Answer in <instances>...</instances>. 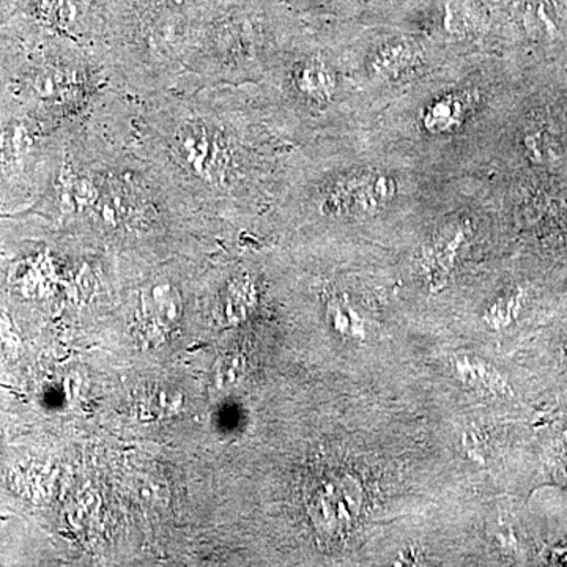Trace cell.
I'll return each instance as SVG.
<instances>
[{
	"label": "cell",
	"instance_id": "obj_6",
	"mask_svg": "<svg viewBox=\"0 0 567 567\" xmlns=\"http://www.w3.org/2000/svg\"><path fill=\"white\" fill-rule=\"evenodd\" d=\"M297 85L309 99L327 100L333 91V78L322 63L309 62L298 70Z\"/></svg>",
	"mask_w": 567,
	"mask_h": 567
},
{
	"label": "cell",
	"instance_id": "obj_5",
	"mask_svg": "<svg viewBox=\"0 0 567 567\" xmlns=\"http://www.w3.org/2000/svg\"><path fill=\"white\" fill-rule=\"evenodd\" d=\"M473 96L470 93H454L440 99L432 104L424 115V125L427 132L443 134L456 132L472 114Z\"/></svg>",
	"mask_w": 567,
	"mask_h": 567
},
{
	"label": "cell",
	"instance_id": "obj_3",
	"mask_svg": "<svg viewBox=\"0 0 567 567\" xmlns=\"http://www.w3.org/2000/svg\"><path fill=\"white\" fill-rule=\"evenodd\" d=\"M391 178L380 174H354L336 183L327 204L338 210L369 212L386 204L393 197Z\"/></svg>",
	"mask_w": 567,
	"mask_h": 567
},
{
	"label": "cell",
	"instance_id": "obj_2",
	"mask_svg": "<svg viewBox=\"0 0 567 567\" xmlns=\"http://www.w3.org/2000/svg\"><path fill=\"white\" fill-rule=\"evenodd\" d=\"M360 503V491L352 481H327L312 496V517L323 532H339L357 518Z\"/></svg>",
	"mask_w": 567,
	"mask_h": 567
},
{
	"label": "cell",
	"instance_id": "obj_9",
	"mask_svg": "<svg viewBox=\"0 0 567 567\" xmlns=\"http://www.w3.org/2000/svg\"><path fill=\"white\" fill-rule=\"evenodd\" d=\"M63 183H65L63 192H65V196H69L71 203L74 205L89 207V205L99 203V192H96L95 186H93L91 182L85 181V178H63Z\"/></svg>",
	"mask_w": 567,
	"mask_h": 567
},
{
	"label": "cell",
	"instance_id": "obj_11",
	"mask_svg": "<svg viewBox=\"0 0 567 567\" xmlns=\"http://www.w3.org/2000/svg\"><path fill=\"white\" fill-rule=\"evenodd\" d=\"M65 80L61 73L44 74L37 81V91L43 96L59 95L65 89Z\"/></svg>",
	"mask_w": 567,
	"mask_h": 567
},
{
	"label": "cell",
	"instance_id": "obj_10",
	"mask_svg": "<svg viewBox=\"0 0 567 567\" xmlns=\"http://www.w3.org/2000/svg\"><path fill=\"white\" fill-rule=\"evenodd\" d=\"M29 140L25 136L24 130L21 126H17V128H9L3 132L2 137H0V148L6 153L10 158H18L22 153L28 148Z\"/></svg>",
	"mask_w": 567,
	"mask_h": 567
},
{
	"label": "cell",
	"instance_id": "obj_1",
	"mask_svg": "<svg viewBox=\"0 0 567 567\" xmlns=\"http://www.w3.org/2000/svg\"><path fill=\"white\" fill-rule=\"evenodd\" d=\"M183 305L181 293L171 284H156L142 293L137 309V330L153 344L164 341L181 324Z\"/></svg>",
	"mask_w": 567,
	"mask_h": 567
},
{
	"label": "cell",
	"instance_id": "obj_4",
	"mask_svg": "<svg viewBox=\"0 0 567 567\" xmlns=\"http://www.w3.org/2000/svg\"><path fill=\"white\" fill-rule=\"evenodd\" d=\"M175 151L205 181L213 182L223 169V151L215 133L203 122H186L175 134Z\"/></svg>",
	"mask_w": 567,
	"mask_h": 567
},
{
	"label": "cell",
	"instance_id": "obj_7",
	"mask_svg": "<svg viewBox=\"0 0 567 567\" xmlns=\"http://www.w3.org/2000/svg\"><path fill=\"white\" fill-rule=\"evenodd\" d=\"M182 405V395L169 390H153L142 395L140 409L151 417L174 415Z\"/></svg>",
	"mask_w": 567,
	"mask_h": 567
},
{
	"label": "cell",
	"instance_id": "obj_8",
	"mask_svg": "<svg viewBox=\"0 0 567 567\" xmlns=\"http://www.w3.org/2000/svg\"><path fill=\"white\" fill-rule=\"evenodd\" d=\"M244 375V358L240 354H226L213 371V385L218 388L234 386Z\"/></svg>",
	"mask_w": 567,
	"mask_h": 567
}]
</instances>
